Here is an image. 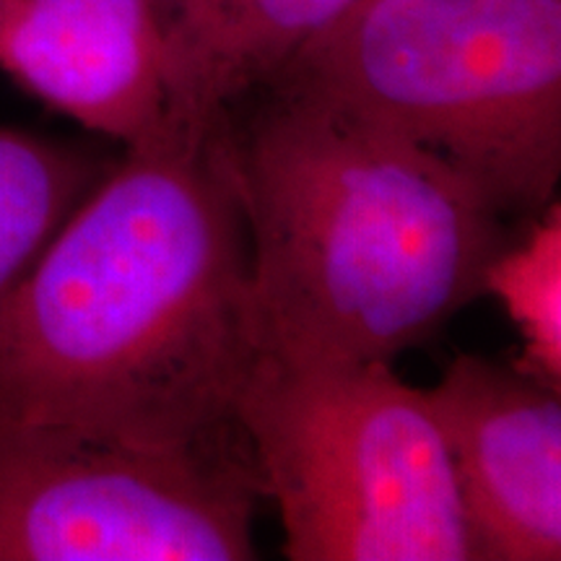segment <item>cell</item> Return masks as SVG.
Instances as JSON below:
<instances>
[{"mask_svg":"<svg viewBox=\"0 0 561 561\" xmlns=\"http://www.w3.org/2000/svg\"><path fill=\"white\" fill-rule=\"evenodd\" d=\"M125 151L0 307V421L227 445L257 359L240 201L214 133Z\"/></svg>","mask_w":561,"mask_h":561,"instance_id":"1","label":"cell"},{"mask_svg":"<svg viewBox=\"0 0 561 561\" xmlns=\"http://www.w3.org/2000/svg\"><path fill=\"white\" fill-rule=\"evenodd\" d=\"M244 102L214 140L248 229L257 356L392 364L483 297L510 237L471 178L310 96Z\"/></svg>","mask_w":561,"mask_h":561,"instance_id":"2","label":"cell"},{"mask_svg":"<svg viewBox=\"0 0 561 561\" xmlns=\"http://www.w3.org/2000/svg\"><path fill=\"white\" fill-rule=\"evenodd\" d=\"M265 89L424 146L504 216L557 201L561 0H356Z\"/></svg>","mask_w":561,"mask_h":561,"instance_id":"3","label":"cell"},{"mask_svg":"<svg viewBox=\"0 0 561 561\" xmlns=\"http://www.w3.org/2000/svg\"><path fill=\"white\" fill-rule=\"evenodd\" d=\"M234 426L291 561H476L439 421L392 364L257 356Z\"/></svg>","mask_w":561,"mask_h":561,"instance_id":"4","label":"cell"},{"mask_svg":"<svg viewBox=\"0 0 561 561\" xmlns=\"http://www.w3.org/2000/svg\"><path fill=\"white\" fill-rule=\"evenodd\" d=\"M257 496L231 442L146 447L0 421V561H250Z\"/></svg>","mask_w":561,"mask_h":561,"instance_id":"5","label":"cell"},{"mask_svg":"<svg viewBox=\"0 0 561 561\" xmlns=\"http://www.w3.org/2000/svg\"><path fill=\"white\" fill-rule=\"evenodd\" d=\"M476 561L561 559V390L458 354L426 390Z\"/></svg>","mask_w":561,"mask_h":561,"instance_id":"6","label":"cell"},{"mask_svg":"<svg viewBox=\"0 0 561 561\" xmlns=\"http://www.w3.org/2000/svg\"><path fill=\"white\" fill-rule=\"evenodd\" d=\"M0 68L47 107L125 149L167 130L161 0H11Z\"/></svg>","mask_w":561,"mask_h":561,"instance_id":"7","label":"cell"},{"mask_svg":"<svg viewBox=\"0 0 561 561\" xmlns=\"http://www.w3.org/2000/svg\"><path fill=\"white\" fill-rule=\"evenodd\" d=\"M356 0H161L167 130L208 138Z\"/></svg>","mask_w":561,"mask_h":561,"instance_id":"8","label":"cell"},{"mask_svg":"<svg viewBox=\"0 0 561 561\" xmlns=\"http://www.w3.org/2000/svg\"><path fill=\"white\" fill-rule=\"evenodd\" d=\"M104 172L83 151L0 128V307Z\"/></svg>","mask_w":561,"mask_h":561,"instance_id":"9","label":"cell"},{"mask_svg":"<svg viewBox=\"0 0 561 561\" xmlns=\"http://www.w3.org/2000/svg\"><path fill=\"white\" fill-rule=\"evenodd\" d=\"M515 322L523 351L515 367L561 390V206L553 201L536 216L523 240H510L483 276Z\"/></svg>","mask_w":561,"mask_h":561,"instance_id":"10","label":"cell"},{"mask_svg":"<svg viewBox=\"0 0 561 561\" xmlns=\"http://www.w3.org/2000/svg\"><path fill=\"white\" fill-rule=\"evenodd\" d=\"M11 0H0V26H3V19H5V11H9Z\"/></svg>","mask_w":561,"mask_h":561,"instance_id":"11","label":"cell"}]
</instances>
